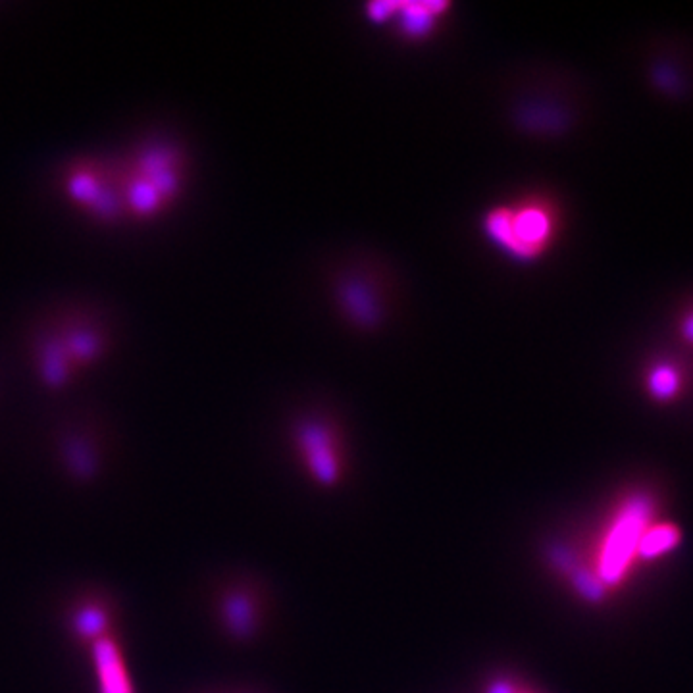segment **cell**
I'll return each mask as SVG.
<instances>
[{
	"instance_id": "9",
	"label": "cell",
	"mask_w": 693,
	"mask_h": 693,
	"mask_svg": "<svg viewBox=\"0 0 693 693\" xmlns=\"http://www.w3.org/2000/svg\"><path fill=\"white\" fill-rule=\"evenodd\" d=\"M76 370H83L101 359L106 339L99 328L83 320H68L56 334Z\"/></svg>"
},
{
	"instance_id": "13",
	"label": "cell",
	"mask_w": 693,
	"mask_h": 693,
	"mask_svg": "<svg viewBox=\"0 0 693 693\" xmlns=\"http://www.w3.org/2000/svg\"><path fill=\"white\" fill-rule=\"evenodd\" d=\"M682 543V530L670 520H655L640 543V561H659L674 553Z\"/></svg>"
},
{
	"instance_id": "12",
	"label": "cell",
	"mask_w": 693,
	"mask_h": 693,
	"mask_svg": "<svg viewBox=\"0 0 693 693\" xmlns=\"http://www.w3.org/2000/svg\"><path fill=\"white\" fill-rule=\"evenodd\" d=\"M226 630L237 640H249L257 630V611L249 593L228 591L220 605Z\"/></svg>"
},
{
	"instance_id": "2",
	"label": "cell",
	"mask_w": 693,
	"mask_h": 693,
	"mask_svg": "<svg viewBox=\"0 0 693 693\" xmlns=\"http://www.w3.org/2000/svg\"><path fill=\"white\" fill-rule=\"evenodd\" d=\"M657 501L651 493L638 491L622 501L607 530L597 563V580L605 590L620 586L630 568L640 561V543L647 528L657 520Z\"/></svg>"
},
{
	"instance_id": "14",
	"label": "cell",
	"mask_w": 693,
	"mask_h": 693,
	"mask_svg": "<svg viewBox=\"0 0 693 693\" xmlns=\"http://www.w3.org/2000/svg\"><path fill=\"white\" fill-rule=\"evenodd\" d=\"M682 387L680 372L674 366L659 364L647 376V391L657 401H672Z\"/></svg>"
},
{
	"instance_id": "7",
	"label": "cell",
	"mask_w": 693,
	"mask_h": 693,
	"mask_svg": "<svg viewBox=\"0 0 693 693\" xmlns=\"http://www.w3.org/2000/svg\"><path fill=\"white\" fill-rule=\"evenodd\" d=\"M89 653L99 693H137L129 674L124 647L116 634L93 643Z\"/></svg>"
},
{
	"instance_id": "6",
	"label": "cell",
	"mask_w": 693,
	"mask_h": 693,
	"mask_svg": "<svg viewBox=\"0 0 693 693\" xmlns=\"http://www.w3.org/2000/svg\"><path fill=\"white\" fill-rule=\"evenodd\" d=\"M128 170L151 181L168 203H172L180 193L183 183V158L174 147L158 143L143 147L129 164Z\"/></svg>"
},
{
	"instance_id": "1",
	"label": "cell",
	"mask_w": 693,
	"mask_h": 693,
	"mask_svg": "<svg viewBox=\"0 0 693 693\" xmlns=\"http://www.w3.org/2000/svg\"><path fill=\"white\" fill-rule=\"evenodd\" d=\"M489 243L520 264L538 262L555 243L559 216L555 205L543 199H522L489 208L482 218Z\"/></svg>"
},
{
	"instance_id": "10",
	"label": "cell",
	"mask_w": 693,
	"mask_h": 693,
	"mask_svg": "<svg viewBox=\"0 0 693 693\" xmlns=\"http://www.w3.org/2000/svg\"><path fill=\"white\" fill-rule=\"evenodd\" d=\"M35 364L43 382L54 389L70 384L77 372L56 334L39 339L35 345Z\"/></svg>"
},
{
	"instance_id": "5",
	"label": "cell",
	"mask_w": 693,
	"mask_h": 693,
	"mask_svg": "<svg viewBox=\"0 0 693 693\" xmlns=\"http://www.w3.org/2000/svg\"><path fill=\"white\" fill-rule=\"evenodd\" d=\"M449 10L445 2H372L366 6V18L374 24L397 22L409 39H422L436 29Z\"/></svg>"
},
{
	"instance_id": "18",
	"label": "cell",
	"mask_w": 693,
	"mask_h": 693,
	"mask_svg": "<svg viewBox=\"0 0 693 693\" xmlns=\"http://www.w3.org/2000/svg\"><path fill=\"white\" fill-rule=\"evenodd\" d=\"M684 335H686L688 341H692L693 343V314L686 320V324H684Z\"/></svg>"
},
{
	"instance_id": "16",
	"label": "cell",
	"mask_w": 693,
	"mask_h": 693,
	"mask_svg": "<svg viewBox=\"0 0 693 693\" xmlns=\"http://www.w3.org/2000/svg\"><path fill=\"white\" fill-rule=\"evenodd\" d=\"M549 557H551L553 565L557 566L561 572L568 574V576L578 568L576 561H574V557H572L566 549H563V547H553V549L549 551Z\"/></svg>"
},
{
	"instance_id": "8",
	"label": "cell",
	"mask_w": 693,
	"mask_h": 693,
	"mask_svg": "<svg viewBox=\"0 0 693 693\" xmlns=\"http://www.w3.org/2000/svg\"><path fill=\"white\" fill-rule=\"evenodd\" d=\"M297 441L307 457L308 468L314 474V478L324 486L335 484L339 468L332 432L324 424L305 422L297 430Z\"/></svg>"
},
{
	"instance_id": "11",
	"label": "cell",
	"mask_w": 693,
	"mask_h": 693,
	"mask_svg": "<svg viewBox=\"0 0 693 693\" xmlns=\"http://www.w3.org/2000/svg\"><path fill=\"white\" fill-rule=\"evenodd\" d=\"M62 461L77 482H93L101 466L99 445L91 437L72 434L62 441Z\"/></svg>"
},
{
	"instance_id": "3",
	"label": "cell",
	"mask_w": 693,
	"mask_h": 693,
	"mask_svg": "<svg viewBox=\"0 0 693 693\" xmlns=\"http://www.w3.org/2000/svg\"><path fill=\"white\" fill-rule=\"evenodd\" d=\"M112 176L97 164H79L66 174L64 187L70 199H74L104 222H112L126 216V208L120 193V183L110 185Z\"/></svg>"
},
{
	"instance_id": "4",
	"label": "cell",
	"mask_w": 693,
	"mask_h": 693,
	"mask_svg": "<svg viewBox=\"0 0 693 693\" xmlns=\"http://www.w3.org/2000/svg\"><path fill=\"white\" fill-rule=\"evenodd\" d=\"M116 609L112 601L101 593H87L77 597L66 615V630L70 638L83 649L103 640L114 632Z\"/></svg>"
},
{
	"instance_id": "15",
	"label": "cell",
	"mask_w": 693,
	"mask_h": 693,
	"mask_svg": "<svg viewBox=\"0 0 693 693\" xmlns=\"http://www.w3.org/2000/svg\"><path fill=\"white\" fill-rule=\"evenodd\" d=\"M572 584H574V590L578 591L586 601L590 603H601L605 599V593L607 590L603 588V584L597 580V576L590 572L588 568H576L572 574Z\"/></svg>"
},
{
	"instance_id": "17",
	"label": "cell",
	"mask_w": 693,
	"mask_h": 693,
	"mask_svg": "<svg viewBox=\"0 0 693 693\" xmlns=\"http://www.w3.org/2000/svg\"><path fill=\"white\" fill-rule=\"evenodd\" d=\"M488 693H514L513 686L507 682H495Z\"/></svg>"
}]
</instances>
